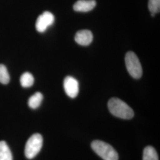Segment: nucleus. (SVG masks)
Instances as JSON below:
<instances>
[{
	"label": "nucleus",
	"instance_id": "f257e3e1",
	"mask_svg": "<svg viewBox=\"0 0 160 160\" xmlns=\"http://www.w3.org/2000/svg\"><path fill=\"white\" fill-rule=\"evenodd\" d=\"M110 112L114 116L123 119H131L134 112L125 102L118 98H112L108 102Z\"/></svg>",
	"mask_w": 160,
	"mask_h": 160
},
{
	"label": "nucleus",
	"instance_id": "20e7f679",
	"mask_svg": "<svg viewBox=\"0 0 160 160\" xmlns=\"http://www.w3.org/2000/svg\"><path fill=\"white\" fill-rule=\"evenodd\" d=\"M43 145V138L39 133L31 136L25 146L24 154L27 158L33 159L40 152Z\"/></svg>",
	"mask_w": 160,
	"mask_h": 160
},
{
	"label": "nucleus",
	"instance_id": "f03ea898",
	"mask_svg": "<svg viewBox=\"0 0 160 160\" xmlns=\"http://www.w3.org/2000/svg\"><path fill=\"white\" fill-rule=\"evenodd\" d=\"M91 147L92 150L104 160H118L119 156L110 145L102 141L95 140L92 142Z\"/></svg>",
	"mask_w": 160,
	"mask_h": 160
},
{
	"label": "nucleus",
	"instance_id": "6e6552de",
	"mask_svg": "<svg viewBox=\"0 0 160 160\" xmlns=\"http://www.w3.org/2000/svg\"><path fill=\"white\" fill-rule=\"evenodd\" d=\"M96 6L95 0H78L73 6L74 10L77 12H88L92 11Z\"/></svg>",
	"mask_w": 160,
	"mask_h": 160
},
{
	"label": "nucleus",
	"instance_id": "ddd939ff",
	"mask_svg": "<svg viewBox=\"0 0 160 160\" xmlns=\"http://www.w3.org/2000/svg\"><path fill=\"white\" fill-rule=\"evenodd\" d=\"M10 80V75L6 66L3 64H0V82L3 84H7Z\"/></svg>",
	"mask_w": 160,
	"mask_h": 160
},
{
	"label": "nucleus",
	"instance_id": "4468645a",
	"mask_svg": "<svg viewBox=\"0 0 160 160\" xmlns=\"http://www.w3.org/2000/svg\"><path fill=\"white\" fill-rule=\"evenodd\" d=\"M148 8L154 17L155 14L159 12L160 9V0H149Z\"/></svg>",
	"mask_w": 160,
	"mask_h": 160
},
{
	"label": "nucleus",
	"instance_id": "1a4fd4ad",
	"mask_svg": "<svg viewBox=\"0 0 160 160\" xmlns=\"http://www.w3.org/2000/svg\"><path fill=\"white\" fill-rule=\"evenodd\" d=\"M0 160H12V152L5 141H0Z\"/></svg>",
	"mask_w": 160,
	"mask_h": 160
},
{
	"label": "nucleus",
	"instance_id": "39448f33",
	"mask_svg": "<svg viewBox=\"0 0 160 160\" xmlns=\"http://www.w3.org/2000/svg\"><path fill=\"white\" fill-rule=\"evenodd\" d=\"M55 21V17L51 12H45L40 15L36 23V29L38 32L43 33L49 26L52 25Z\"/></svg>",
	"mask_w": 160,
	"mask_h": 160
},
{
	"label": "nucleus",
	"instance_id": "f8f14e48",
	"mask_svg": "<svg viewBox=\"0 0 160 160\" xmlns=\"http://www.w3.org/2000/svg\"><path fill=\"white\" fill-rule=\"evenodd\" d=\"M20 84L23 87L28 88L33 86L34 83V77L29 72H24L20 77Z\"/></svg>",
	"mask_w": 160,
	"mask_h": 160
},
{
	"label": "nucleus",
	"instance_id": "423d86ee",
	"mask_svg": "<svg viewBox=\"0 0 160 160\" xmlns=\"http://www.w3.org/2000/svg\"><path fill=\"white\" fill-rule=\"evenodd\" d=\"M64 90L71 98H75L79 92V84L78 81L72 77L68 76L63 81Z\"/></svg>",
	"mask_w": 160,
	"mask_h": 160
},
{
	"label": "nucleus",
	"instance_id": "9d476101",
	"mask_svg": "<svg viewBox=\"0 0 160 160\" xmlns=\"http://www.w3.org/2000/svg\"><path fill=\"white\" fill-rule=\"evenodd\" d=\"M43 96L40 92H37L29 98L28 105L30 108L36 109L40 106Z\"/></svg>",
	"mask_w": 160,
	"mask_h": 160
},
{
	"label": "nucleus",
	"instance_id": "9b49d317",
	"mask_svg": "<svg viewBox=\"0 0 160 160\" xmlns=\"http://www.w3.org/2000/svg\"><path fill=\"white\" fill-rule=\"evenodd\" d=\"M143 160H159L158 155L154 148L148 146L144 149Z\"/></svg>",
	"mask_w": 160,
	"mask_h": 160
},
{
	"label": "nucleus",
	"instance_id": "0eeeda50",
	"mask_svg": "<svg viewBox=\"0 0 160 160\" xmlns=\"http://www.w3.org/2000/svg\"><path fill=\"white\" fill-rule=\"evenodd\" d=\"M93 36L91 31L82 30L78 31L75 36V42L82 46H88L92 41Z\"/></svg>",
	"mask_w": 160,
	"mask_h": 160
},
{
	"label": "nucleus",
	"instance_id": "7ed1b4c3",
	"mask_svg": "<svg viewBox=\"0 0 160 160\" xmlns=\"http://www.w3.org/2000/svg\"><path fill=\"white\" fill-rule=\"evenodd\" d=\"M126 68L129 74L134 78L139 79L142 75V68L137 55L133 52H128L125 56Z\"/></svg>",
	"mask_w": 160,
	"mask_h": 160
}]
</instances>
